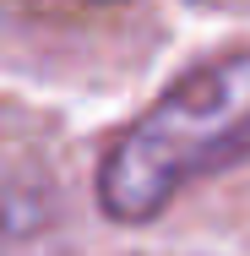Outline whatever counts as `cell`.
Returning a JSON list of instances; mask_svg holds the SVG:
<instances>
[{
    "mask_svg": "<svg viewBox=\"0 0 250 256\" xmlns=\"http://www.w3.org/2000/svg\"><path fill=\"white\" fill-rule=\"evenodd\" d=\"M98 6H114V0H98Z\"/></svg>",
    "mask_w": 250,
    "mask_h": 256,
    "instance_id": "2",
    "label": "cell"
},
{
    "mask_svg": "<svg viewBox=\"0 0 250 256\" xmlns=\"http://www.w3.org/2000/svg\"><path fill=\"white\" fill-rule=\"evenodd\" d=\"M250 158V50L185 71L103 148L98 207L114 224H152L191 186Z\"/></svg>",
    "mask_w": 250,
    "mask_h": 256,
    "instance_id": "1",
    "label": "cell"
}]
</instances>
